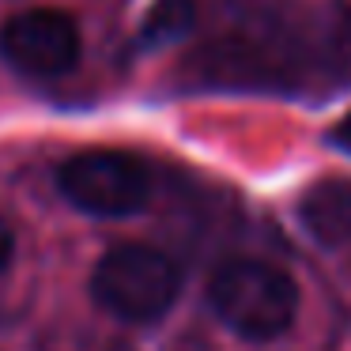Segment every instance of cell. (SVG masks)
I'll use <instances>...</instances> for the list:
<instances>
[{
    "instance_id": "obj_4",
    "label": "cell",
    "mask_w": 351,
    "mask_h": 351,
    "mask_svg": "<svg viewBox=\"0 0 351 351\" xmlns=\"http://www.w3.org/2000/svg\"><path fill=\"white\" fill-rule=\"evenodd\" d=\"M80 53H84L80 27L61 8H27L8 16L0 27V57L23 76H64L76 69Z\"/></svg>"
},
{
    "instance_id": "obj_2",
    "label": "cell",
    "mask_w": 351,
    "mask_h": 351,
    "mask_svg": "<svg viewBox=\"0 0 351 351\" xmlns=\"http://www.w3.org/2000/svg\"><path fill=\"white\" fill-rule=\"evenodd\" d=\"M182 295V272L162 250L152 245H114L91 272V298L110 317L129 325H152L167 317Z\"/></svg>"
},
{
    "instance_id": "obj_7",
    "label": "cell",
    "mask_w": 351,
    "mask_h": 351,
    "mask_svg": "<svg viewBox=\"0 0 351 351\" xmlns=\"http://www.w3.org/2000/svg\"><path fill=\"white\" fill-rule=\"evenodd\" d=\"M12 257H16V234H12V227L4 219H0V276L8 272Z\"/></svg>"
},
{
    "instance_id": "obj_8",
    "label": "cell",
    "mask_w": 351,
    "mask_h": 351,
    "mask_svg": "<svg viewBox=\"0 0 351 351\" xmlns=\"http://www.w3.org/2000/svg\"><path fill=\"white\" fill-rule=\"evenodd\" d=\"M328 144H332V147H340V152H348V155H351V114L343 117V121L336 125L332 132H328Z\"/></svg>"
},
{
    "instance_id": "obj_6",
    "label": "cell",
    "mask_w": 351,
    "mask_h": 351,
    "mask_svg": "<svg viewBox=\"0 0 351 351\" xmlns=\"http://www.w3.org/2000/svg\"><path fill=\"white\" fill-rule=\"evenodd\" d=\"M197 23V0H155L140 27V46L162 49L182 42Z\"/></svg>"
},
{
    "instance_id": "obj_3",
    "label": "cell",
    "mask_w": 351,
    "mask_h": 351,
    "mask_svg": "<svg viewBox=\"0 0 351 351\" xmlns=\"http://www.w3.org/2000/svg\"><path fill=\"white\" fill-rule=\"evenodd\" d=\"M57 189L76 212L95 219H125L152 200V170L144 159L114 147H91L61 162Z\"/></svg>"
},
{
    "instance_id": "obj_5",
    "label": "cell",
    "mask_w": 351,
    "mask_h": 351,
    "mask_svg": "<svg viewBox=\"0 0 351 351\" xmlns=\"http://www.w3.org/2000/svg\"><path fill=\"white\" fill-rule=\"evenodd\" d=\"M298 223L325 250H348L351 245V182L348 178H325L310 185L298 200Z\"/></svg>"
},
{
    "instance_id": "obj_1",
    "label": "cell",
    "mask_w": 351,
    "mask_h": 351,
    "mask_svg": "<svg viewBox=\"0 0 351 351\" xmlns=\"http://www.w3.org/2000/svg\"><path fill=\"white\" fill-rule=\"evenodd\" d=\"M215 317L242 340H276L298 317V283L283 268L253 257H230L208 280Z\"/></svg>"
}]
</instances>
